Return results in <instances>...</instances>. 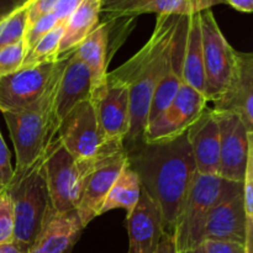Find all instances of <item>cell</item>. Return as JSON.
I'll list each match as a JSON object with an SVG mask.
<instances>
[{
    "label": "cell",
    "instance_id": "cell-1",
    "mask_svg": "<svg viewBox=\"0 0 253 253\" xmlns=\"http://www.w3.org/2000/svg\"><path fill=\"white\" fill-rule=\"evenodd\" d=\"M126 157L141 188L157 204L165 234L172 236L180 208L198 173L187 132L173 140L140 143L127 151Z\"/></svg>",
    "mask_w": 253,
    "mask_h": 253
},
{
    "label": "cell",
    "instance_id": "cell-2",
    "mask_svg": "<svg viewBox=\"0 0 253 253\" xmlns=\"http://www.w3.org/2000/svg\"><path fill=\"white\" fill-rule=\"evenodd\" d=\"M178 20L175 15H157L152 35L142 48L109 73L125 82L130 91V127L124 141L126 152L143 142L153 94L162 77Z\"/></svg>",
    "mask_w": 253,
    "mask_h": 253
},
{
    "label": "cell",
    "instance_id": "cell-3",
    "mask_svg": "<svg viewBox=\"0 0 253 253\" xmlns=\"http://www.w3.org/2000/svg\"><path fill=\"white\" fill-rule=\"evenodd\" d=\"M71 52L57 59L53 79L36 103L21 110L1 113L16 155L15 172H21L39 161L56 138L58 123L54 115V96Z\"/></svg>",
    "mask_w": 253,
    "mask_h": 253
},
{
    "label": "cell",
    "instance_id": "cell-4",
    "mask_svg": "<svg viewBox=\"0 0 253 253\" xmlns=\"http://www.w3.org/2000/svg\"><path fill=\"white\" fill-rule=\"evenodd\" d=\"M46 153L21 172H15L6 190L14 205V241L25 253L47 222L56 215L47 187L43 162Z\"/></svg>",
    "mask_w": 253,
    "mask_h": 253
},
{
    "label": "cell",
    "instance_id": "cell-5",
    "mask_svg": "<svg viewBox=\"0 0 253 253\" xmlns=\"http://www.w3.org/2000/svg\"><path fill=\"white\" fill-rule=\"evenodd\" d=\"M109 156L91 161L76 160L56 136L47 148L43 162L47 187L56 214L77 209L85 178Z\"/></svg>",
    "mask_w": 253,
    "mask_h": 253
},
{
    "label": "cell",
    "instance_id": "cell-6",
    "mask_svg": "<svg viewBox=\"0 0 253 253\" xmlns=\"http://www.w3.org/2000/svg\"><path fill=\"white\" fill-rule=\"evenodd\" d=\"M227 180L197 173L183 202L172 239L175 251L197 249L204 242V229L210 209L224 193Z\"/></svg>",
    "mask_w": 253,
    "mask_h": 253
},
{
    "label": "cell",
    "instance_id": "cell-7",
    "mask_svg": "<svg viewBox=\"0 0 253 253\" xmlns=\"http://www.w3.org/2000/svg\"><path fill=\"white\" fill-rule=\"evenodd\" d=\"M57 137L63 147L79 161L99 160L125 150L124 145H108L103 141L95 105L90 99L77 104L59 123Z\"/></svg>",
    "mask_w": 253,
    "mask_h": 253
},
{
    "label": "cell",
    "instance_id": "cell-8",
    "mask_svg": "<svg viewBox=\"0 0 253 253\" xmlns=\"http://www.w3.org/2000/svg\"><path fill=\"white\" fill-rule=\"evenodd\" d=\"M203 59L205 72V98L216 101L221 95L234 63L235 48L227 42L211 9L199 12Z\"/></svg>",
    "mask_w": 253,
    "mask_h": 253
},
{
    "label": "cell",
    "instance_id": "cell-9",
    "mask_svg": "<svg viewBox=\"0 0 253 253\" xmlns=\"http://www.w3.org/2000/svg\"><path fill=\"white\" fill-rule=\"evenodd\" d=\"M205 109L207 98L183 82L169 105L147 125L143 142H162L183 135Z\"/></svg>",
    "mask_w": 253,
    "mask_h": 253
},
{
    "label": "cell",
    "instance_id": "cell-10",
    "mask_svg": "<svg viewBox=\"0 0 253 253\" xmlns=\"http://www.w3.org/2000/svg\"><path fill=\"white\" fill-rule=\"evenodd\" d=\"M220 131V177L244 183L249 153L253 148V133L232 111L215 110Z\"/></svg>",
    "mask_w": 253,
    "mask_h": 253
},
{
    "label": "cell",
    "instance_id": "cell-11",
    "mask_svg": "<svg viewBox=\"0 0 253 253\" xmlns=\"http://www.w3.org/2000/svg\"><path fill=\"white\" fill-rule=\"evenodd\" d=\"M246 225L244 184L227 180L224 193L210 209L207 217L204 241L219 240L245 244Z\"/></svg>",
    "mask_w": 253,
    "mask_h": 253
},
{
    "label": "cell",
    "instance_id": "cell-12",
    "mask_svg": "<svg viewBox=\"0 0 253 253\" xmlns=\"http://www.w3.org/2000/svg\"><path fill=\"white\" fill-rule=\"evenodd\" d=\"M57 61L21 68L0 78V113L17 111L36 103L53 79Z\"/></svg>",
    "mask_w": 253,
    "mask_h": 253
},
{
    "label": "cell",
    "instance_id": "cell-13",
    "mask_svg": "<svg viewBox=\"0 0 253 253\" xmlns=\"http://www.w3.org/2000/svg\"><path fill=\"white\" fill-rule=\"evenodd\" d=\"M94 105L104 142L124 145L130 127V91L127 84L108 73L105 90Z\"/></svg>",
    "mask_w": 253,
    "mask_h": 253
},
{
    "label": "cell",
    "instance_id": "cell-14",
    "mask_svg": "<svg viewBox=\"0 0 253 253\" xmlns=\"http://www.w3.org/2000/svg\"><path fill=\"white\" fill-rule=\"evenodd\" d=\"M215 110L232 111L253 133V54L235 49L229 81L221 95L214 101Z\"/></svg>",
    "mask_w": 253,
    "mask_h": 253
},
{
    "label": "cell",
    "instance_id": "cell-15",
    "mask_svg": "<svg viewBox=\"0 0 253 253\" xmlns=\"http://www.w3.org/2000/svg\"><path fill=\"white\" fill-rule=\"evenodd\" d=\"M126 163V151L121 150L101 161L85 178L81 199L76 209L84 229L95 217L100 216L101 207Z\"/></svg>",
    "mask_w": 253,
    "mask_h": 253
},
{
    "label": "cell",
    "instance_id": "cell-16",
    "mask_svg": "<svg viewBox=\"0 0 253 253\" xmlns=\"http://www.w3.org/2000/svg\"><path fill=\"white\" fill-rule=\"evenodd\" d=\"M188 25H189V16H179L169 48H168L162 77L153 94L147 125L169 105L179 86L182 85Z\"/></svg>",
    "mask_w": 253,
    "mask_h": 253
},
{
    "label": "cell",
    "instance_id": "cell-17",
    "mask_svg": "<svg viewBox=\"0 0 253 253\" xmlns=\"http://www.w3.org/2000/svg\"><path fill=\"white\" fill-rule=\"evenodd\" d=\"M128 231V253H153L165 234L162 215L155 200L141 188L137 204L126 216Z\"/></svg>",
    "mask_w": 253,
    "mask_h": 253
},
{
    "label": "cell",
    "instance_id": "cell-18",
    "mask_svg": "<svg viewBox=\"0 0 253 253\" xmlns=\"http://www.w3.org/2000/svg\"><path fill=\"white\" fill-rule=\"evenodd\" d=\"M187 138L197 172L220 177V131L214 109H205L187 130Z\"/></svg>",
    "mask_w": 253,
    "mask_h": 253
},
{
    "label": "cell",
    "instance_id": "cell-19",
    "mask_svg": "<svg viewBox=\"0 0 253 253\" xmlns=\"http://www.w3.org/2000/svg\"><path fill=\"white\" fill-rule=\"evenodd\" d=\"M90 96V73L84 62L77 56L76 51L69 54L63 72L59 77L54 96V115L57 123L78 103Z\"/></svg>",
    "mask_w": 253,
    "mask_h": 253
},
{
    "label": "cell",
    "instance_id": "cell-20",
    "mask_svg": "<svg viewBox=\"0 0 253 253\" xmlns=\"http://www.w3.org/2000/svg\"><path fill=\"white\" fill-rule=\"evenodd\" d=\"M76 53L84 62L90 73V99L99 100L106 86L109 63V22H101L88 35L76 49Z\"/></svg>",
    "mask_w": 253,
    "mask_h": 253
},
{
    "label": "cell",
    "instance_id": "cell-21",
    "mask_svg": "<svg viewBox=\"0 0 253 253\" xmlns=\"http://www.w3.org/2000/svg\"><path fill=\"white\" fill-rule=\"evenodd\" d=\"M84 227L76 210L56 214L25 253H69Z\"/></svg>",
    "mask_w": 253,
    "mask_h": 253
},
{
    "label": "cell",
    "instance_id": "cell-22",
    "mask_svg": "<svg viewBox=\"0 0 253 253\" xmlns=\"http://www.w3.org/2000/svg\"><path fill=\"white\" fill-rule=\"evenodd\" d=\"M103 0H83L64 24L58 58L73 51L98 26Z\"/></svg>",
    "mask_w": 253,
    "mask_h": 253
},
{
    "label": "cell",
    "instance_id": "cell-23",
    "mask_svg": "<svg viewBox=\"0 0 253 253\" xmlns=\"http://www.w3.org/2000/svg\"><path fill=\"white\" fill-rule=\"evenodd\" d=\"M224 4V0H137L109 20L136 17L142 14L192 16Z\"/></svg>",
    "mask_w": 253,
    "mask_h": 253
},
{
    "label": "cell",
    "instance_id": "cell-24",
    "mask_svg": "<svg viewBox=\"0 0 253 253\" xmlns=\"http://www.w3.org/2000/svg\"><path fill=\"white\" fill-rule=\"evenodd\" d=\"M183 82L192 86V88L197 89L198 91H200L204 95L205 72L204 59H203L199 14L189 16V25H188L187 39H185Z\"/></svg>",
    "mask_w": 253,
    "mask_h": 253
},
{
    "label": "cell",
    "instance_id": "cell-25",
    "mask_svg": "<svg viewBox=\"0 0 253 253\" xmlns=\"http://www.w3.org/2000/svg\"><path fill=\"white\" fill-rule=\"evenodd\" d=\"M140 195V179L135 170L131 169L130 166L126 163L125 168L120 173L118 179L115 180L103 207H101L100 215L114 209H124L126 211V216H127L137 204Z\"/></svg>",
    "mask_w": 253,
    "mask_h": 253
},
{
    "label": "cell",
    "instance_id": "cell-26",
    "mask_svg": "<svg viewBox=\"0 0 253 253\" xmlns=\"http://www.w3.org/2000/svg\"><path fill=\"white\" fill-rule=\"evenodd\" d=\"M64 24L66 22L57 24L51 31L36 42V44L25 56L21 68H30L42 63H52L58 59V48L63 36Z\"/></svg>",
    "mask_w": 253,
    "mask_h": 253
},
{
    "label": "cell",
    "instance_id": "cell-27",
    "mask_svg": "<svg viewBox=\"0 0 253 253\" xmlns=\"http://www.w3.org/2000/svg\"><path fill=\"white\" fill-rule=\"evenodd\" d=\"M26 27L27 6L24 4L0 20V48L22 41Z\"/></svg>",
    "mask_w": 253,
    "mask_h": 253
},
{
    "label": "cell",
    "instance_id": "cell-28",
    "mask_svg": "<svg viewBox=\"0 0 253 253\" xmlns=\"http://www.w3.org/2000/svg\"><path fill=\"white\" fill-rule=\"evenodd\" d=\"M25 56L26 49L24 46V40L0 48V78L21 69Z\"/></svg>",
    "mask_w": 253,
    "mask_h": 253
},
{
    "label": "cell",
    "instance_id": "cell-29",
    "mask_svg": "<svg viewBox=\"0 0 253 253\" xmlns=\"http://www.w3.org/2000/svg\"><path fill=\"white\" fill-rule=\"evenodd\" d=\"M14 205L6 189L0 192V246L14 241Z\"/></svg>",
    "mask_w": 253,
    "mask_h": 253
},
{
    "label": "cell",
    "instance_id": "cell-30",
    "mask_svg": "<svg viewBox=\"0 0 253 253\" xmlns=\"http://www.w3.org/2000/svg\"><path fill=\"white\" fill-rule=\"evenodd\" d=\"M57 24H59L57 17L52 12H49V14L40 17L31 26L27 27L24 36V46L25 49H26V53L36 44V42L41 37H43L47 32L51 31Z\"/></svg>",
    "mask_w": 253,
    "mask_h": 253
},
{
    "label": "cell",
    "instance_id": "cell-31",
    "mask_svg": "<svg viewBox=\"0 0 253 253\" xmlns=\"http://www.w3.org/2000/svg\"><path fill=\"white\" fill-rule=\"evenodd\" d=\"M12 177H14V168L11 166V155L0 131V192L6 189Z\"/></svg>",
    "mask_w": 253,
    "mask_h": 253
},
{
    "label": "cell",
    "instance_id": "cell-32",
    "mask_svg": "<svg viewBox=\"0 0 253 253\" xmlns=\"http://www.w3.org/2000/svg\"><path fill=\"white\" fill-rule=\"evenodd\" d=\"M244 203L247 219H253V148L249 153L244 177Z\"/></svg>",
    "mask_w": 253,
    "mask_h": 253
},
{
    "label": "cell",
    "instance_id": "cell-33",
    "mask_svg": "<svg viewBox=\"0 0 253 253\" xmlns=\"http://www.w3.org/2000/svg\"><path fill=\"white\" fill-rule=\"evenodd\" d=\"M59 1L61 0H29L25 2L27 6V27L31 26L41 16L53 11Z\"/></svg>",
    "mask_w": 253,
    "mask_h": 253
},
{
    "label": "cell",
    "instance_id": "cell-34",
    "mask_svg": "<svg viewBox=\"0 0 253 253\" xmlns=\"http://www.w3.org/2000/svg\"><path fill=\"white\" fill-rule=\"evenodd\" d=\"M205 253H245V244L219 240H205L203 242Z\"/></svg>",
    "mask_w": 253,
    "mask_h": 253
},
{
    "label": "cell",
    "instance_id": "cell-35",
    "mask_svg": "<svg viewBox=\"0 0 253 253\" xmlns=\"http://www.w3.org/2000/svg\"><path fill=\"white\" fill-rule=\"evenodd\" d=\"M83 0H61L56 7L53 9L52 14L57 17L58 22H66L67 19L71 16L72 12L79 6Z\"/></svg>",
    "mask_w": 253,
    "mask_h": 253
},
{
    "label": "cell",
    "instance_id": "cell-36",
    "mask_svg": "<svg viewBox=\"0 0 253 253\" xmlns=\"http://www.w3.org/2000/svg\"><path fill=\"white\" fill-rule=\"evenodd\" d=\"M137 0H103L101 4V14H105L108 19L115 16L119 12L125 10Z\"/></svg>",
    "mask_w": 253,
    "mask_h": 253
},
{
    "label": "cell",
    "instance_id": "cell-37",
    "mask_svg": "<svg viewBox=\"0 0 253 253\" xmlns=\"http://www.w3.org/2000/svg\"><path fill=\"white\" fill-rule=\"evenodd\" d=\"M153 253H177L172 236L168 234H163L160 242H158L157 249Z\"/></svg>",
    "mask_w": 253,
    "mask_h": 253
},
{
    "label": "cell",
    "instance_id": "cell-38",
    "mask_svg": "<svg viewBox=\"0 0 253 253\" xmlns=\"http://www.w3.org/2000/svg\"><path fill=\"white\" fill-rule=\"evenodd\" d=\"M224 2L229 4L237 11L246 12V14L253 11V0H224Z\"/></svg>",
    "mask_w": 253,
    "mask_h": 253
},
{
    "label": "cell",
    "instance_id": "cell-39",
    "mask_svg": "<svg viewBox=\"0 0 253 253\" xmlns=\"http://www.w3.org/2000/svg\"><path fill=\"white\" fill-rule=\"evenodd\" d=\"M19 6H21L19 0H0V20Z\"/></svg>",
    "mask_w": 253,
    "mask_h": 253
},
{
    "label": "cell",
    "instance_id": "cell-40",
    "mask_svg": "<svg viewBox=\"0 0 253 253\" xmlns=\"http://www.w3.org/2000/svg\"><path fill=\"white\" fill-rule=\"evenodd\" d=\"M245 253H253V219H247Z\"/></svg>",
    "mask_w": 253,
    "mask_h": 253
},
{
    "label": "cell",
    "instance_id": "cell-41",
    "mask_svg": "<svg viewBox=\"0 0 253 253\" xmlns=\"http://www.w3.org/2000/svg\"><path fill=\"white\" fill-rule=\"evenodd\" d=\"M0 253H21L14 244L1 245L0 246Z\"/></svg>",
    "mask_w": 253,
    "mask_h": 253
},
{
    "label": "cell",
    "instance_id": "cell-42",
    "mask_svg": "<svg viewBox=\"0 0 253 253\" xmlns=\"http://www.w3.org/2000/svg\"><path fill=\"white\" fill-rule=\"evenodd\" d=\"M177 253H205V250L204 247L199 246L197 247V249H193V250H187V251H180V252H177Z\"/></svg>",
    "mask_w": 253,
    "mask_h": 253
},
{
    "label": "cell",
    "instance_id": "cell-43",
    "mask_svg": "<svg viewBox=\"0 0 253 253\" xmlns=\"http://www.w3.org/2000/svg\"><path fill=\"white\" fill-rule=\"evenodd\" d=\"M19 1H20V4H21V5H24L25 2H27V1H29V0H19Z\"/></svg>",
    "mask_w": 253,
    "mask_h": 253
},
{
    "label": "cell",
    "instance_id": "cell-44",
    "mask_svg": "<svg viewBox=\"0 0 253 253\" xmlns=\"http://www.w3.org/2000/svg\"><path fill=\"white\" fill-rule=\"evenodd\" d=\"M127 253H128V252H127Z\"/></svg>",
    "mask_w": 253,
    "mask_h": 253
}]
</instances>
